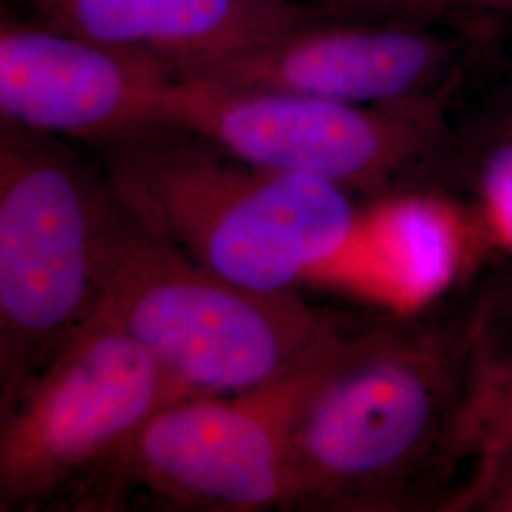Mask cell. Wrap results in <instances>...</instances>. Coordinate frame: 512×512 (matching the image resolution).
I'll return each mask as SVG.
<instances>
[{
	"label": "cell",
	"instance_id": "obj_11",
	"mask_svg": "<svg viewBox=\"0 0 512 512\" xmlns=\"http://www.w3.org/2000/svg\"><path fill=\"white\" fill-rule=\"evenodd\" d=\"M461 344L465 395L459 437L469 421L512 387V270L478 294L461 325Z\"/></svg>",
	"mask_w": 512,
	"mask_h": 512
},
{
	"label": "cell",
	"instance_id": "obj_5",
	"mask_svg": "<svg viewBox=\"0 0 512 512\" xmlns=\"http://www.w3.org/2000/svg\"><path fill=\"white\" fill-rule=\"evenodd\" d=\"M160 114L165 128L202 137L249 164L334 184L365 202L442 190L452 156L440 97L357 105L171 74Z\"/></svg>",
	"mask_w": 512,
	"mask_h": 512
},
{
	"label": "cell",
	"instance_id": "obj_15",
	"mask_svg": "<svg viewBox=\"0 0 512 512\" xmlns=\"http://www.w3.org/2000/svg\"><path fill=\"white\" fill-rule=\"evenodd\" d=\"M495 10V12H511L512 0H399L397 12H435V10Z\"/></svg>",
	"mask_w": 512,
	"mask_h": 512
},
{
	"label": "cell",
	"instance_id": "obj_3",
	"mask_svg": "<svg viewBox=\"0 0 512 512\" xmlns=\"http://www.w3.org/2000/svg\"><path fill=\"white\" fill-rule=\"evenodd\" d=\"M336 313L298 291L238 287L150 230L120 198L112 209L99 315L147 349L184 397L274 384L310 357Z\"/></svg>",
	"mask_w": 512,
	"mask_h": 512
},
{
	"label": "cell",
	"instance_id": "obj_8",
	"mask_svg": "<svg viewBox=\"0 0 512 512\" xmlns=\"http://www.w3.org/2000/svg\"><path fill=\"white\" fill-rule=\"evenodd\" d=\"M164 61L19 18H0V120L101 148L164 131Z\"/></svg>",
	"mask_w": 512,
	"mask_h": 512
},
{
	"label": "cell",
	"instance_id": "obj_9",
	"mask_svg": "<svg viewBox=\"0 0 512 512\" xmlns=\"http://www.w3.org/2000/svg\"><path fill=\"white\" fill-rule=\"evenodd\" d=\"M450 71L448 44L418 25L321 14L256 46L171 74L230 88L382 105L439 97Z\"/></svg>",
	"mask_w": 512,
	"mask_h": 512
},
{
	"label": "cell",
	"instance_id": "obj_13",
	"mask_svg": "<svg viewBox=\"0 0 512 512\" xmlns=\"http://www.w3.org/2000/svg\"><path fill=\"white\" fill-rule=\"evenodd\" d=\"M467 480L444 494L437 511L512 512V439L476 450Z\"/></svg>",
	"mask_w": 512,
	"mask_h": 512
},
{
	"label": "cell",
	"instance_id": "obj_1",
	"mask_svg": "<svg viewBox=\"0 0 512 512\" xmlns=\"http://www.w3.org/2000/svg\"><path fill=\"white\" fill-rule=\"evenodd\" d=\"M463 395L461 327L340 313L294 412L285 512L435 507Z\"/></svg>",
	"mask_w": 512,
	"mask_h": 512
},
{
	"label": "cell",
	"instance_id": "obj_10",
	"mask_svg": "<svg viewBox=\"0 0 512 512\" xmlns=\"http://www.w3.org/2000/svg\"><path fill=\"white\" fill-rule=\"evenodd\" d=\"M27 16L110 48L148 54L171 73L256 46L334 14L298 0H10ZM340 16V14H338Z\"/></svg>",
	"mask_w": 512,
	"mask_h": 512
},
{
	"label": "cell",
	"instance_id": "obj_14",
	"mask_svg": "<svg viewBox=\"0 0 512 512\" xmlns=\"http://www.w3.org/2000/svg\"><path fill=\"white\" fill-rule=\"evenodd\" d=\"M512 439V387L469 421L459 439V456L469 459L476 450Z\"/></svg>",
	"mask_w": 512,
	"mask_h": 512
},
{
	"label": "cell",
	"instance_id": "obj_4",
	"mask_svg": "<svg viewBox=\"0 0 512 512\" xmlns=\"http://www.w3.org/2000/svg\"><path fill=\"white\" fill-rule=\"evenodd\" d=\"M116 200L65 139L0 120V414L99 317Z\"/></svg>",
	"mask_w": 512,
	"mask_h": 512
},
{
	"label": "cell",
	"instance_id": "obj_2",
	"mask_svg": "<svg viewBox=\"0 0 512 512\" xmlns=\"http://www.w3.org/2000/svg\"><path fill=\"white\" fill-rule=\"evenodd\" d=\"M120 202L211 274L294 293L380 236V207L334 184L249 164L179 129L99 148Z\"/></svg>",
	"mask_w": 512,
	"mask_h": 512
},
{
	"label": "cell",
	"instance_id": "obj_16",
	"mask_svg": "<svg viewBox=\"0 0 512 512\" xmlns=\"http://www.w3.org/2000/svg\"><path fill=\"white\" fill-rule=\"evenodd\" d=\"M313 4L319 8H325L334 14L340 16H353L361 12H397V2L399 0H298Z\"/></svg>",
	"mask_w": 512,
	"mask_h": 512
},
{
	"label": "cell",
	"instance_id": "obj_6",
	"mask_svg": "<svg viewBox=\"0 0 512 512\" xmlns=\"http://www.w3.org/2000/svg\"><path fill=\"white\" fill-rule=\"evenodd\" d=\"M181 399L147 349L99 315L0 414V512H82L129 440Z\"/></svg>",
	"mask_w": 512,
	"mask_h": 512
},
{
	"label": "cell",
	"instance_id": "obj_12",
	"mask_svg": "<svg viewBox=\"0 0 512 512\" xmlns=\"http://www.w3.org/2000/svg\"><path fill=\"white\" fill-rule=\"evenodd\" d=\"M469 213L484 249L512 253V118L480 147L467 171Z\"/></svg>",
	"mask_w": 512,
	"mask_h": 512
},
{
	"label": "cell",
	"instance_id": "obj_7",
	"mask_svg": "<svg viewBox=\"0 0 512 512\" xmlns=\"http://www.w3.org/2000/svg\"><path fill=\"white\" fill-rule=\"evenodd\" d=\"M332 325L274 384L165 406L129 440L82 512H270L289 499V431Z\"/></svg>",
	"mask_w": 512,
	"mask_h": 512
}]
</instances>
